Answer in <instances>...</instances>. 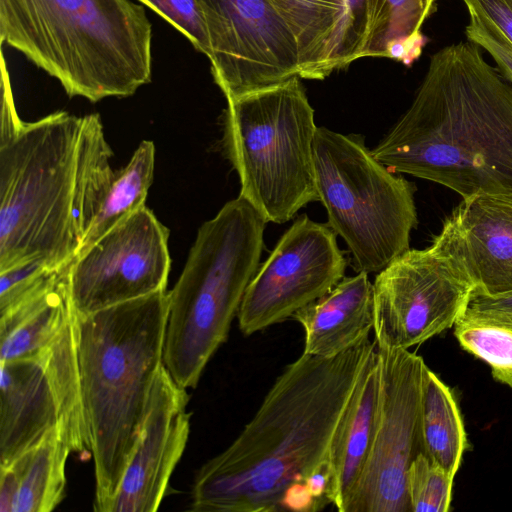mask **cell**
<instances>
[{
    "mask_svg": "<svg viewBox=\"0 0 512 512\" xmlns=\"http://www.w3.org/2000/svg\"><path fill=\"white\" fill-rule=\"evenodd\" d=\"M313 160L319 201L357 272L378 273L410 249L414 183L375 159L361 135L317 127Z\"/></svg>",
    "mask_w": 512,
    "mask_h": 512,
    "instance_id": "ba28073f",
    "label": "cell"
},
{
    "mask_svg": "<svg viewBox=\"0 0 512 512\" xmlns=\"http://www.w3.org/2000/svg\"><path fill=\"white\" fill-rule=\"evenodd\" d=\"M227 101L301 78L297 40L268 0H198Z\"/></svg>",
    "mask_w": 512,
    "mask_h": 512,
    "instance_id": "7c38bea8",
    "label": "cell"
},
{
    "mask_svg": "<svg viewBox=\"0 0 512 512\" xmlns=\"http://www.w3.org/2000/svg\"><path fill=\"white\" fill-rule=\"evenodd\" d=\"M440 233L476 291L490 296L512 292V193L463 198Z\"/></svg>",
    "mask_w": 512,
    "mask_h": 512,
    "instance_id": "2e32d148",
    "label": "cell"
},
{
    "mask_svg": "<svg viewBox=\"0 0 512 512\" xmlns=\"http://www.w3.org/2000/svg\"><path fill=\"white\" fill-rule=\"evenodd\" d=\"M421 431L425 454L455 477L466 433L451 389L427 365L423 375Z\"/></svg>",
    "mask_w": 512,
    "mask_h": 512,
    "instance_id": "603a6c76",
    "label": "cell"
},
{
    "mask_svg": "<svg viewBox=\"0 0 512 512\" xmlns=\"http://www.w3.org/2000/svg\"><path fill=\"white\" fill-rule=\"evenodd\" d=\"M454 477L419 454L407 472V493L411 512H447L450 509Z\"/></svg>",
    "mask_w": 512,
    "mask_h": 512,
    "instance_id": "484cf974",
    "label": "cell"
},
{
    "mask_svg": "<svg viewBox=\"0 0 512 512\" xmlns=\"http://www.w3.org/2000/svg\"><path fill=\"white\" fill-rule=\"evenodd\" d=\"M168 306L169 291L162 290L95 312H75L97 512L108 511L138 437L163 364Z\"/></svg>",
    "mask_w": 512,
    "mask_h": 512,
    "instance_id": "277c9868",
    "label": "cell"
},
{
    "mask_svg": "<svg viewBox=\"0 0 512 512\" xmlns=\"http://www.w3.org/2000/svg\"><path fill=\"white\" fill-rule=\"evenodd\" d=\"M112 154L99 114L55 112L0 140V272L71 264L111 185Z\"/></svg>",
    "mask_w": 512,
    "mask_h": 512,
    "instance_id": "3957f363",
    "label": "cell"
},
{
    "mask_svg": "<svg viewBox=\"0 0 512 512\" xmlns=\"http://www.w3.org/2000/svg\"><path fill=\"white\" fill-rule=\"evenodd\" d=\"M377 351L368 359L333 435L328 456L335 479L334 506L344 512L367 463L380 401Z\"/></svg>",
    "mask_w": 512,
    "mask_h": 512,
    "instance_id": "ac0fdd59",
    "label": "cell"
},
{
    "mask_svg": "<svg viewBox=\"0 0 512 512\" xmlns=\"http://www.w3.org/2000/svg\"><path fill=\"white\" fill-rule=\"evenodd\" d=\"M0 466L60 426L72 452L90 451L72 318L37 356L0 361Z\"/></svg>",
    "mask_w": 512,
    "mask_h": 512,
    "instance_id": "9c48e42d",
    "label": "cell"
},
{
    "mask_svg": "<svg viewBox=\"0 0 512 512\" xmlns=\"http://www.w3.org/2000/svg\"><path fill=\"white\" fill-rule=\"evenodd\" d=\"M182 33L196 50L211 55L206 23L198 0H139Z\"/></svg>",
    "mask_w": 512,
    "mask_h": 512,
    "instance_id": "83f0119b",
    "label": "cell"
},
{
    "mask_svg": "<svg viewBox=\"0 0 512 512\" xmlns=\"http://www.w3.org/2000/svg\"><path fill=\"white\" fill-rule=\"evenodd\" d=\"M369 339L338 356L302 354L285 367L254 417L196 473L195 512H279L285 494L328 456L368 359Z\"/></svg>",
    "mask_w": 512,
    "mask_h": 512,
    "instance_id": "6da1fadb",
    "label": "cell"
},
{
    "mask_svg": "<svg viewBox=\"0 0 512 512\" xmlns=\"http://www.w3.org/2000/svg\"><path fill=\"white\" fill-rule=\"evenodd\" d=\"M453 327L461 347L488 363L493 377L512 388V317L466 309Z\"/></svg>",
    "mask_w": 512,
    "mask_h": 512,
    "instance_id": "d4e9b609",
    "label": "cell"
},
{
    "mask_svg": "<svg viewBox=\"0 0 512 512\" xmlns=\"http://www.w3.org/2000/svg\"><path fill=\"white\" fill-rule=\"evenodd\" d=\"M300 77L227 101L223 144L240 195L267 222L289 221L319 201L313 145L317 126Z\"/></svg>",
    "mask_w": 512,
    "mask_h": 512,
    "instance_id": "52a82bcc",
    "label": "cell"
},
{
    "mask_svg": "<svg viewBox=\"0 0 512 512\" xmlns=\"http://www.w3.org/2000/svg\"><path fill=\"white\" fill-rule=\"evenodd\" d=\"M468 11L483 14L512 42V0H462Z\"/></svg>",
    "mask_w": 512,
    "mask_h": 512,
    "instance_id": "4dcf8cb0",
    "label": "cell"
},
{
    "mask_svg": "<svg viewBox=\"0 0 512 512\" xmlns=\"http://www.w3.org/2000/svg\"><path fill=\"white\" fill-rule=\"evenodd\" d=\"M293 32L301 79L323 80L336 70L346 23L344 0H268Z\"/></svg>",
    "mask_w": 512,
    "mask_h": 512,
    "instance_id": "ffe728a7",
    "label": "cell"
},
{
    "mask_svg": "<svg viewBox=\"0 0 512 512\" xmlns=\"http://www.w3.org/2000/svg\"><path fill=\"white\" fill-rule=\"evenodd\" d=\"M470 21L465 28L467 40L485 49L495 60L499 72L512 83V42L483 14L469 11Z\"/></svg>",
    "mask_w": 512,
    "mask_h": 512,
    "instance_id": "f1b7e54d",
    "label": "cell"
},
{
    "mask_svg": "<svg viewBox=\"0 0 512 512\" xmlns=\"http://www.w3.org/2000/svg\"><path fill=\"white\" fill-rule=\"evenodd\" d=\"M67 269L31 260L0 272V313L46 291L61 279Z\"/></svg>",
    "mask_w": 512,
    "mask_h": 512,
    "instance_id": "4316f807",
    "label": "cell"
},
{
    "mask_svg": "<svg viewBox=\"0 0 512 512\" xmlns=\"http://www.w3.org/2000/svg\"><path fill=\"white\" fill-rule=\"evenodd\" d=\"M346 266L332 228L299 216L248 285L237 313L240 330L250 335L292 317L337 285Z\"/></svg>",
    "mask_w": 512,
    "mask_h": 512,
    "instance_id": "5bb4252c",
    "label": "cell"
},
{
    "mask_svg": "<svg viewBox=\"0 0 512 512\" xmlns=\"http://www.w3.org/2000/svg\"><path fill=\"white\" fill-rule=\"evenodd\" d=\"M154 165V143L143 140L128 164L115 171L111 185L79 253L113 227L145 207L148 190L153 181Z\"/></svg>",
    "mask_w": 512,
    "mask_h": 512,
    "instance_id": "cb8c5ba5",
    "label": "cell"
},
{
    "mask_svg": "<svg viewBox=\"0 0 512 512\" xmlns=\"http://www.w3.org/2000/svg\"><path fill=\"white\" fill-rule=\"evenodd\" d=\"M466 309L496 312L512 317V292L490 296L474 290Z\"/></svg>",
    "mask_w": 512,
    "mask_h": 512,
    "instance_id": "1f68e13d",
    "label": "cell"
},
{
    "mask_svg": "<svg viewBox=\"0 0 512 512\" xmlns=\"http://www.w3.org/2000/svg\"><path fill=\"white\" fill-rule=\"evenodd\" d=\"M0 40L70 97H128L151 81L152 25L130 0H0Z\"/></svg>",
    "mask_w": 512,
    "mask_h": 512,
    "instance_id": "5b68a950",
    "label": "cell"
},
{
    "mask_svg": "<svg viewBox=\"0 0 512 512\" xmlns=\"http://www.w3.org/2000/svg\"><path fill=\"white\" fill-rule=\"evenodd\" d=\"M169 230L146 206L80 252L67 279L75 312L86 314L166 290Z\"/></svg>",
    "mask_w": 512,
    "mask_h": 512,
    "instance_id": "4fadbf2b",
    "label": "cell"
},
{
    "mask_svg": "<svg viewBox=\"0 0 512 512\" xmlns=\"http://www.w3.org/2000/svg\"><path fill=\"white\" fill-rule=\"evenodd\" d=\"M394 173L467 198L512 193V86L469 40L431 56L414 101L371 150Z\"/></svg>",
    "mask_w": 512,
    "mask_h": 512,
    "instance_id": "7a4b0ae2",
    "label": "cell"
},
{
    "mask_svg": "<svg viewBox=\"0 0 512 512\" xmlns=\"http://www.w3.org/2000/svg\"><path fill=\"white\" fill-rule=\"evenodd\" d=\"M380 401L363 473L344 512H411L407 472L424 452L421 431L426 364L408 349H377Z\"/></svg>",
    "mask_w": 512,
    "mask_h": 512,
    "instance_id": "8fae6325",
    "label": "cell"
},
{
    "mask_svg": "<svg viewBox=\"0 0 512 512\" xmlns=\"http://www.w3.org/2000/svg\"><path fill=\"white\" fill-rule=\"evenodd\" d=\"M292 317L304 329V354L338 356L369 339L374 328L373 284L365 272L344 277Z\"/></svg>",
    "mask_w": 512,
    "mask_h": 512,
    "instance_id": "e0dca14e",
    "label": "cell"
},
{
    "mask_svg": "<svg viewBox=\"0 0 512 512\" xmlns=\"http://www.w3.org/2000/svg\"><path fill=\"white\" fill-rule=\"evenodd\" d=\"M266 223L239 195L198 229L182 273L169 291L163 363L179 386L196 387L226 341L260 266Z\"/></svg>",
    "mask_w": 512,
    "mask_h": 512,
    "instance_id": "8992f818",
    "label": "cell"
},
{
    "mask_svg": "<svg viewBox=\"0 0 512 512\" xmlns=\"http://www.w3.org/2000/svg\"><path fill=\"white\" fill-rule=\"evenodd\" d=\"M67 271L46 291L0 313V361L37 356L61 334L74 314Z\"/></svg>",
    "mask_w": 512,
    "mask_h": 512,
    "instance_id": "44dd1931",
    "label": "cell"
},
{
    "mask_svg": "<svg viewBox=\"0 0 512 512\" xmlns=\"http://www.w3.org/2000/svg\"><path fill=\"white\" fill-rule=\"evenodd\" d=\"M70 446L60 426L0 466V512H50L64 498Z\"/></svg>",
    "mask_w": 512,
    "mask_h": 512,
    "instance_id": "d6986e66",
    "label": "cell"
},
{
    "mask_svg": "<svg viewBox=\"0 0 512 512\" xmlns=\"http://www.w3.org/2000/svg\"><path fill=\"white\" fill-rule=\"evenodd\" d=\"M164 363L159 367L138 437L107 512H155L190 431L189 395Z\"/></svg>",
    "mask_w": 512,
    "mask_h": 512,
    "instance_id": "9a60e30c",
    "label": "cell"
},
{
    "mask_svg": "<svg viewBox=\"0 0 512 512\" xmlns=\"http://www.w3.org/2000/svg\"><path fill=\"white\" fill-rule=\"evenodd\" d=\"M434 7L435 0H369L361 58L387 57L410 66L426 44L420 29Z\"/></svg>",
    "mask_w": 512,
    "mask_h": 512,
    "instance_id": "7402d4cb",
    "label": "cell"
},
{
    "mask_svg": "<svg viewBox=\"0 0 512 512\" xmlns=\"http://www.w3.org/2000/svg\"><path fill=\"white\" fill-rule=\"evenodd\" d=\"M346 6V23L340 45L336 70L347 67L361 58L368 25L369 0H344Z\"/></svg>",
    "mask_w": 512,
    "mask_h": 512,
    "instance_id": "f546056e",
    "label": "cell"
},
{
    "mask_svg": "<svg viewBox=\"0 0 512 512\" xmlns=\"http://www.w3.org/2000/svg\"><path fill=\"white\" fill-rule=\"evenodd\" d=\"M475 288L441 233L407 250L373 283L377 349H409L453 327Z\"/></svg>",
    "mask_w": 512,
    "mask_h": 512,
    "instance_id": "30bf717a",
    "label": "cell"
}]
</instances>
